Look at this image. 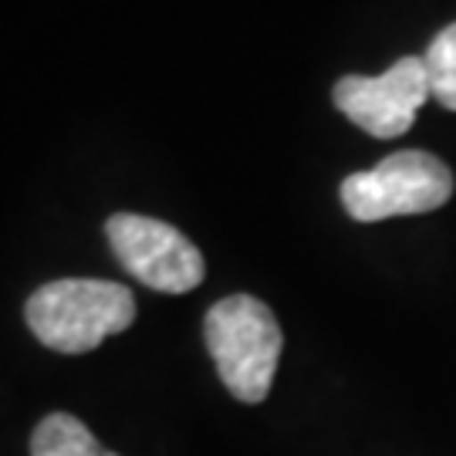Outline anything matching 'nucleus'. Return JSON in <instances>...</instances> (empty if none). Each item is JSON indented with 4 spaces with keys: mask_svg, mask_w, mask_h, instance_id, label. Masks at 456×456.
I'll return each instance as SVG.
<instances>
[{
    "mask_svg": "<svg viewBox=\"0 0 456 456\" xmlns=\"http://www.w3.org/2000/svg\"><path fill=\"white\" fill-rule=\"evenodd\" d=\"M24 318L51 352L82 355L135 322V297L115 281L68 277L37 288L24 305Z\"/></svg>",
    "mask_w": 456,
    "mask_h": 456,
    "instance_id": "obj_1",
    "label": "nucleus"
},
{
    "mask_svg": "<svg viewBox=\"0 0 456 456\" xmlns=\"http://www.w3.org/2000/svg\"><path fill=\"white\" fill-rule=\"evenodd\" d=\"M207 348L224 386L240 403H264L281 359V325L274 311L250 294H230L207 311Z\"/></svg>",
    "mask_w": 456,
    "mask_h": 456,
    "instance_id": "obj_2",
    "label": "nucleus"
},
{
    "mask_svg": "<svg viewBox=\"0 0 456 456\" xmlns=\"http://www.w3.org/2000/svg\"><path fill=\"white\" fill-rule=\"evenodd\" d=\"M453 173L443 159L419 149H406L386 156L365 173H352L342 183V203L352 220L379 224L389 216L440 210L453 196Z\"/></svg>",
    "mask_w": 456,
    "mask_h": 456,
    "instance_id": "obj_3",
    "label": "nucleus"
},
{
    "mask_svg": "<svg viewBox=\"0 0 456 456\" xmlns=\"http://www.w3.org/2000/svg\"><path fill=\"white\" fill-rule=\"evenodd\" d=\"M112 254L135 281L163 294H186L207 274L203 254L176 227L139 213H115L105 224Z\"/></svg>",
    "mask_w": 456,
    "mask_h": 456,
    "instance_id": "obj_4",
    "label": "nucleus"
},
{
    "mask_svg": "<svg viewBox=\"0 0 456 456\" xmlns=\"http://www.w3.org/2000/svg\"><path fill=\"white\" fill-rule=\"evenodd\" d=\"M433 98L423 58H399L382 75H345L335 85V105L375 139H399L416 112Z\"/></svg>",
    "mask_w": 456,
    "mask_h": 456,
    "instance_id": "obj_5",
    "label": "nucleus"
},
{
    "mask_svg": "<svg viewBox=\"0 0 456 456\" xmlns=\"http://www.w3.org/2000/svg\"><path fill=\"white\" fill-rule=\"evenodd\" d=\"M31 456H118L109 453L102 443L88 433V426L68 412H51L48 419L34 429Z\"/></svg>",
    "mask_w": 456,
    "mask_h": 456,
    "instance_id": "obj_6",
    "label": "nucleus"
},
{
    "mask_svg": "<svg viewBox=\"0 0 456 456\" xmlns=\"http://www.w3.org/2000/svg\"><path fill=\"white\" fill-rule=\"evenodd\" d=\"M423 65L429 75L433 98L443 109L456 112V20L433 37V45L423 54Z\"/></svg>",
    "mask_w": 456,
    "mask_h": 456,
    "instance_id": "obj_7",
    "label": "nucleus"
}]
</instances>
